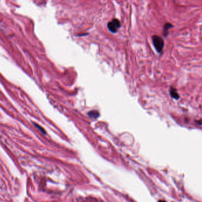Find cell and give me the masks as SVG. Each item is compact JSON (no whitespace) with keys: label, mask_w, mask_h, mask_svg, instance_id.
I'll list each match as a JSON object with an SVG mask.
<instances>
[{"label":"cell","mask_w":202,"mask_h":202,"mask_svg":"<svg viewBox=\"0 0 202 202\" xmlns=\"http://www.w3.org/2000/svg\"><path fill=\"white\" fill-rule=\"evenodd\" d=\"M152 43L155 49H156L157 52L158 53H161L163 50L164 46V42L163 39L161 37L158 35H154L152 37Z\"/></svg>","instance_id":"cell-1"},{"label":"cell","mask_w":202,"mask_h":202,"mask_svg":"<svg viewBox=\"0 0 202 202\" xmlns=\"http://www.w3.org/2000/svg\"><path fill=\"white\" fill-rule=\"evenodd\" d=\"M121 26L120 20L117 18H114L111 21L108 22L107 24V27L111 32L113 33H115Z\"/></svg>","instance_id":"cell-2"},{"label":"cell","mask_w":202,"mask_h":202,"mask_svg":"<svg viewBox=\"0 0 202 202\" xmlns=\"http://www.w3.org/2000/svg\"><path fill=\"white\" fill-rule=\"evenodd\" d=\"M172 27H173V25H172L171 23H170V22H167V23L164 24L163 28V34L164 36L166 37L169 35V30Z\"/></svg>","instance_id":"cell-3"},{"label":"cell","mask_w":202,"mask_h":202,"mask_svg":"<svg viewBox=\"0 0 202 202\" xmlns=\"http://www.w3.org/2000/svg\"><path fill=\"white\" fill-rule=\"evenodd\" d=\"M170 95L171 96V97L174 98V99L177 100L180 98V96H179V93H177V90L174 88H173V87H171L170 90Z\"/></svg>","instance_id":"cell-4"},{"label":"cell","mask_w":202,"mask_h":202,"mask_svg":"<svg viewBox=\"0 0 202 202\" xmlns=\"http://www.w3.org/2000/svg\"><path fill=\"white\" fill-rule=\"evenodd\" d=\"M88 116H89L90 118H92L93 119H96L99 116V112H98V111H96V110L90 111V112H88Z\"/></svg>","instance_id":"cell-5"},{"label":"cell","mask_w":202,"mask_h":202,"mask_svg":"<svg viewBox=\"0 0 202 202\" xmlns=\"http://www.w3.org/2000/svg\"><path fill=\"white\" fill-rule=\"evenodd\" d=\"M197 124H199V125H201V124H202V120L199 121L197 122Z\"/></svg>","instance_id":"cell-6"},{"label":"cell","mask_w":202,"mask_h":202,"mask_svg":"<svg viewBox=\"0 0 202 202\" xmlns=\"http://www.w3.org/2000/svg\"><path fill=\"white\" fill-rule=\"evenodd\" d=\"M159 202H165V201H162V200H161V201H159Z\"/></svg>","instance_id":"cell-7"}]
</instances>
